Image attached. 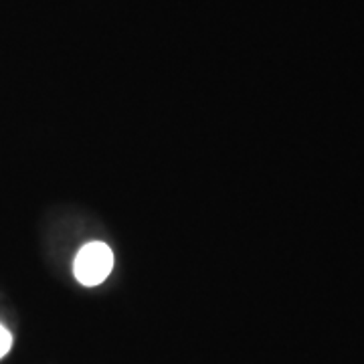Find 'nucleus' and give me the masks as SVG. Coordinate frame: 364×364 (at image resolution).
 I'll list each match as a JSON object with an SVG mask.
<instances>
[{
  "instance_id": "f257e3e1",
  "label": "nucleus",
  "mask_w": 364,
  "mask_h": 364,
  "mask_svg": "<svg viewBox=\"0 0 364 364\" xmlns=\"http://www.w3.org/2000/svg\"><path fill=\"white\" fill-rule=\"evenodd\" d=\"M114 267V253L102 241H91L87 245L79 249L73 272L79 284L83 286H100L105 282Z\"/></svg>"
},
{
  "instance_id": "f03ea898",
  "label": "nucleus",
  "mask_w": 364,
  "mask_h": 364,
  "mask_svg": "<svg viewBox=\"0 0 364 364\" xmlns=\"http://www.w3.org/2000/svg\"><path fill=\"white\" fill-rule=\"evenodd\" d=\"M11 346H13V336L4 326L0 324V358H4L9 354Z\"/></svg>"
}]
</instances>
